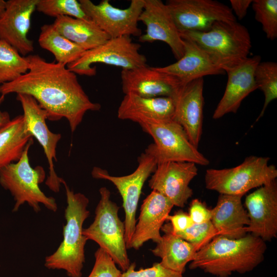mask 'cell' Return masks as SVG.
Listing matches in <instances>:
<instances>
[{
	"instance_id": "obj_1",
	"label": "cell",
	"mask_w": 277,
	"mask_h": 277,
	"mask_svg": "<svg viewBox=\"0 0 277 277\" xmlns=\"http://www.w3.org/2000/svg\"><path fill=\"white\" fill-rule=\"evenodd\" d=\"M28 71L15 80L0 86V94H26L32 96L52 121L65 118L72 132L88 111L100 110L80 84L76 74L66 66L49 62L38 54L25 56Z\"/></svg>"
},
{
	"instance_id": "obj_2",
	"label": "cell",
	"mask_w": 277,
	"mask_h": 277,
	"mask_svg": "<svg viewBox=\"0 0 277 277\" xmlns=\"http://www.w3.org/2000/svg\"><path fill=\"white\" fill-rule=\"evenodd\" d=\"M266 249V242L250 233L237 239L218 235L196 252L189 268L217 277H228L233 272L244 274L264 261Z\"/></svg>"
},
{
	"instance_id": "obj_3",
	"label": "cell",
	"mask_w": 277,
	"mask_h": 277,
	"mask_svg": "<svg viewBox=\"0 0 277 277\" xmlns=\"http://www.w3.org/2000/svg\"><path fill=\"white\" fill-rule=\"evenodd\" d=\"M61 182L67 199L63 240L54 252L46 257L44 265L49 269L64 270L69 277H82L88 241L83 234V226L90 215L87 209L89 200L84 194L71 190L63 179Z\"/></svg>"
},
{
	"instance_id": "obj_4",
	"label": "cell",
	"mask_w": 277,
	"mask_h": 277,
	"mask_svg": "<svg viewBox=\"0 0 277 277\" xmlns=\"http://www.w3.org/2000/svg\"><path fill=\"white\" fill-rule=\"evenodd\" d=\"M180 33L182 38L197 45L225 72L248 57L252 47L247 29L236 21H217L206 31Z\"/></svg>"
},
{
	"instance_id": "obj_5",
	"label": "cell",
	"mask_w": 277,
	"mask_h": 277,
	"mask_svg": "<svg viewBox=\"0 0 277 277\" xmlns=\"http://www.w3.org/2000/svg\"><path fill=\"white\" fill-rule=\"evenodd\" d=\"M33 143V140L29 143L18 161L0 170V184L13 197V212L25 203L35 212L41 210V204L56 212L57 205L55 199L47 196L39 186L46 177L44 168L41 166L33 168L29 163V150Z\"/></svg>"
},
{
	"instance_id": "obj_6",
	"label": "cell",
	"mask_w": 277,
	"mask_h": 277,
	"mask_svg": "<svg viewBox=\"0 0 277 277\" xmlns=\"http://www.w3.org/2000/svg\"><path fill=\"white\" fill-rule=\"evenodd\" d=\"M100 201L95 210L92 223L83 229V234L88 240L96 243L105 250L123 271L131 263L125 241L124 222L118 216L120 207L111 199V192L105 187L99 189Z\"/></svg>"
},
{
	"instance_id": "obj_7",
	"label": "cell",
	"mask_w": 277,
	"mask_h": 277,
	"mask_svg": "<svg viewBox=\"0 0 277 277\" xmlns=\"http://www.w3.org/2000/svg\"><path fill=\"white\" fill-rule=\"evenodd\" d=\"M269 160L251 155L232 168L208 169L205 174V187L220 194L243 196L249 190L276 180L277 169L268 164Z\"/></svg>"
},
{
	"instance_id": "obj_8",
	"label": "cell",
	"mask_w": 277,
	"mask_h": 277,
	"mask_svg": "<svg viewBox=\"0 0 277 277\" xmlns=\"http://www.w3.org/2000/svg\"><path fill=\"white\" fill-rule=\"evenodd\" d=\"M154 143L145 149L157 164L166 162H191L208 165L209 160L189 141L183 128L173 120L150 121L140 123Z\"/></svg>"
},
{
	"instance_id": "obj_9",
	"label": "cell",
	"mask_w": 277,
	"mask_h": 277,
	"mask_svg": "<svg viewBox=\"0 0 277 277\" xmlns=\"http://www.w3.org/2000/svg\"><path fill=\"white\" fill-rule=\"evenodd\" d=\"M141 45L132 41L129 36L109 39L104 44L84 52L81 57L68 65V69L81 75L94 76L95 67L101 63L129 70L147 65L146 56L140 53Z\"/></svg>"
},
{
	"instance_id": "obj_10",
	"label": "cell",
	"mask_w": 277,
	"mask_h": 277,
	"mask_svg": "<svg viewBox=\"0 0 277 277\" xmlns=\"http://www.w3.org/2000/svg\"><path fill=\"white\" fill-rule=\"evenodd\" d=\"M137 162L136 169L126 175L113 176L106 170L98 167H94L91 173L95 179L111 182L121 195L125 215V236L127 249H130V242L136 224V210L143 186L157 165L154 157L146 151L138 156Z\"/></svg>"
},
{
	"instance_id": "obj_11",
	"label": "cell",
	"mask_w": 277,
	"mask_h": 277,
	"mask_svg": "<svg viewBox=\"0 0 277 277\" xmlns=\"http://www.w3.org/2000/svg\"><path fill=\"white\" fill-rule=\"evenodd\" d=\"M87 16L111 38L133 35L139 37L142 31L138 27L144 0H131L129 7L120 9L109 0L96 5L90 0L79 1Z\"/></svg>"
},
{
	"instance_id": "obj_12",
	"label": "cell",
	"mask_w": 277,
	"mask_h": 277,
	"mask_svg": "<svg viewBox=\"0 0 277 277\" xmlns=\"http://www.w3.org/2000/svg\"><path fill=\"white\" fill-rule=\"evenodd\" d=\"M180 32L204 31L217 21H235L230 7L213 0H168L165 3Z\"/></svg>"
},
{
	"instance_id": "obj_13",
	"label": "cell",
	"mask_w": 277,
	"mask_h": 277,
	"mask_svg": "<svg viewBox=\"0 0 277 277\" xmlns=\"http://www.w3.org/2000/svg\"><path fill=\"white\" fill-rule=\"evenodd\" d=\"M16 98L22 107L23 115L28 130L42 146L46 156L49 165V175L45 184L52 191L58 192L62 178L56 174L53 162L57 161L56 147L61 134L50 130L46 122L48 118L46 111L32 96L20 93L17 94Z\"/></svg>"
},
{
	"instance_id": "obj_14",
	"label": "cell",
	"mask_w": 277,
	"mask_h": 277,
	"mask_svg": "<svg viewBox=\"0 0 277 277\" xmlns=\"http://www.w3.org/2000/svg\"><path fill=\"white\" fill-rule=\"evenodd\" d=\"M196 164L166 162L157 164L148 181L149 187L167 197L174 206L183 208L191 197L190 182L197 174Z\"/></svg>"
},
{
	"instance_id": "obj_15",
	"label": "cell",
	"mask_w": 277,
	"mask_h": 277,
	"mask_svg": "<svg viewBox=\"0 0 277 277\" xmlns=\"http://www.w3.org/2000/svg\"><path fill=\"white\" fill-rule=\"evenodd\" d=\"M250 233L265 242L277 237V183L274 180L248 194L245 201Z\"/></svg>"
},
{
	"instance_id": "obj_16",
	"label": "cell",
	"mask_w": 277,
	"mask_h": 277,
	"mask_svg": "<svg viewBox=\"0 0 277 277\" xmlns=\"http://www.w3.org/2000/svg\"><path fill=\"white\" fill-rule=\"evenodd\" d=\"M138 21L146 27L145 33L138 37L140 42L162 41L169 46L177 60L183 55L184 41L165 3L161 0H144Z\"/></svg>"
},
{
	"instance_id": "obj_17",
	"label": "cell",
	"mask_w": 277,
	"mask_h": 277,
	"mask_svg": "<svg viewBox=\"0 0 277 277\" xmlns=\"http://www.w3.org/2000/svg\"><path fill=\"white\" fill-rule=\"evenodd\" d=\"M38 0H8L0 19V40L26 56L34 50L33 41L28 37L31 17Z\"/></svg>"
},
{
	"instance_id": "obj_18",
	"label": "cell",
	"mask_w": 277,
	"mask_h": 277,
	"mask_svg": "<svg viewBox=\"0 0 277 277\" xmlns=\"http://www.w3.org/2000/svg\"><path fill=\"white\" fill-rule=\"evenodd\" d=\"M203 86V77L196 79L182 86L173 97V120L183 128L190 142L197 148L202 134Z\"/></svg>"
},
{
	"instance_id": "obj_19",
	"label": "cell",
	"mask_w": 277,
	"mask_h": 277,
	"mask_svg": "<svg viewBox=\"0 0 277 277\" xmlns=\"http://www.w3.org/2000/svg\"><path fill=\"white\" fill-rule=\"evenodd\" d=\"M122 90L125 94L143 97H173L182 86L173 76L147 65L121 73Z\"/></svg>"
},
{
	"instance_id": "obj_20",
	"label": "cell",
	"mask_w": 277,
	"mask_h": 277,
	"mask_svg": "<svg viewBox=\"0 0 277 277\" xmlns=\"http://www.w3.org/2000/svg\"><path fill=\"white\" fill-rule=\"evenodd\" d=\"M261 61V57L258 55L248 57L225 71L228 75L227 85L213 112V119H219L229 113H235L244 99L258 89L254 72Z\"/></svg>"
},
{
	"instance_id": "obj_21",
	"label": "cell",
	"mask_w": 277,
	"mask_h": 277,
	"mask_svg": "<svg viewBox=\"0 0 277 277\" xmlns=\"http://www.w3.org/2000/svg\"><path fill=\"white\" fill-rule=\"evenodd\" d=\"M174 205L160 193L152 191L144 200L130 248L139 249L146 242L157 243L162 239L160 230Z\"/></svg>"
},
{
	"instance_id": "obj_22",
	"label": "cell",
	"mask_w": 277,
	"mask_h": 277,
	"mask_svg": "<svg viewBox=\"0 0 277 277\" xmlns=\"http://www.w3.org/2000/svg\"><path fill=\"white\" fill-rule=\"evenodd\" d=\"M182 39L184 43L183 55L175 63L165 67H154L156 70L173 76L182 86L204 76L225 72L194 43Z\"/></svg>"
},
{
	"instance_id": "obj_23",
	"label": "cell",
	"mask_w": 277,
	"mask_h": 277,
	"mask_svg": "<svg viewBox=\"0 0 277 277\" xmlns=\"http://www.w3.org/2000/svg\"><path fill=\"white\" fill-rule=\"evenodd\" d=\"M175 103L171 97H143L125 94L117 110V117L140 123L173 120Z\"/></svg>"
},
{
	"instance_id": "obj_24",
	"label": "cell",
	"mask_w": 277,
	"mask_h": 277,
	"mask_svg": "<svg viewBox=\"0 0 277 277\" xmlns=\"http://www.w3.org/2000/svg\"><path fill=\"white\" fill-rule=\"evenodd\" d=\"M241 195L220 194L215 207L211 209V222L217 232L230 239H237L246 234L249 220L242 203Z\"/></svg>"
},
{
	"instance_id": "obj_25",
	"label": "cell",
	"mask_w": 277,
	"mask_h": 277,
	"mask_svg": "<svg viewBox=\"0 0 277 277\" xmlns=\"http://www.w3.org/2000/svg\"><path fill=\"white\" fill-rule=\"evenodd\" d=\"M53 25L64 36L85 51L98 47L110 38L91 19L61 16L55 18Z\"/></svg>"
},
{
	"instance_id": "obj_26",
	"label": "cell",
	"mask_w": 277,
	"mask_h": 277,
	"mask_svg": "<svg viewBox=\"0 0 277 277\" xmlns=\"http://www.w3.org/2000/svg\"><path fill=\"white\" fill-rule=\"evenodd\" d=\"M161 230L165 234L156 247L151 250V252L161 259L162 266L183 274L188 263L194 259L197 251L196 248L168 230Z\"/></svg>"
},
{
	"instance_id": "obj_27",
	"label": "cell",
	"mask_w": 277,
	"mask_h": 277,
	"mask_svg": "<svg viewBox=\"0 0 277 277\" xmlns=\"http://www.w3.org/2000/svg\"><path fill=\"white\" fill-rule=\"evenodd\" d=\"M32 140L23 115L0 127V170L18 161Z\"/></svg>"
},
{
	"instance_id": "obj_28",
	"label": "cell",
	"mask_w": 277,
	"mask_h": 277,
	"mask_svg": "<svg viewBox=\"0 0 277 277\" xmlns=\"http://www.w3.org/2000/svg\"><path fill=\"white\" fill-rule=\"evenodd\" d=\"M38 42L42 48L52 53L56 62L66 66L79 58L85 51L61 34L53 24L41 27Z\"/></svg>"
},
{
	"instance_id": "obj_29",
	"label": "cell",
	"mask_w": 277,
	"mask_h": 277,
	"mask_svg": "<svg viewBox=\"0 0 277 277\" xmlns=\"http://www.w3.org/2000/svg\"><path fill=\"white\" fill-rule=\"evenodd\" d=\"M29 63L15 48L0 40V86L11 82L26 73Z\"/></svg>"
},
{
	"instance_id": "obj_30",
	"label": "cell",
	"mask_w": 277,
	"mask_h": 277,
	"mask_svg": "<svg viewBox=\"0 0 277 277\" xmlns=\"http://www.w3.org/2000/svg\"><path fill=\"white\" fill-rule=\"evenodd\" d=\"M254 77L258 89L264 93V103L256 121L263 116L269 105L277 98V64L273 62L261 61L256 66Z\"/></svg>"
},
{
	"instance_id": "obj_31",
	"label": "cell",
	"mask_w": 277,
	"mask_h": 277,
	"mask_svg": "<svg viewBox=\"0 0 277 277\" xmlns=\"http://www.w3.org/2000/svg\"><path fill=\"white\" fill-rule=\"evenodd\" d=\"M36 10L55 18L67 16L82 19H90L76 0H38Z\"/></svg>"
},
{
	"instance_id": "obj_32",
	"label": "cell",
	"mask_w": 277,
	"mask_h": 277,
	"mask_svg": "<svg viewBox=\"0 0 277 277\" xmlns=\"http://www.w3.org/2000/svg\"><path fill=\"white\" fill-rule=\"evenodd\" d=\"M255 18L261 25L266 37L274 40L277 37V1L254 0L252 2Z\"/></svg>"
},
{
	"instance_id": "obj_33",
	"label": "cell",
	"mask_w": 277,
	"mask_h": 277,
	"mask_svg": "<svg viewBox=\"0 0 277 277\" xmlns=\"http://www.w3.org/2000/svg\"><path fill=\"white\" fill-rule=\"evenodd\" d=\"M161 229L168 230L191 243L196 248L197 251L218 235L211 221L202 224H193L183 231L172 232L165 225H163Z\"/></svg>"
},
{
	"instance_id": "obj_34",
	"label": "cell",
	"mask_w": 277,
	"mask_h": 277,
	"mask_svg": "<svg viewBox=\"0 0 277 277\" xmlns=\"http://www.w3.org/2000/svg\"><path fill=\"white\" fill-rule=\"evenodd\" d=\"M94 257V266L87 277H120L122 271L105 250L99 247Z\"/></svg>"
},
{
	"instance_id": "obj_35",
	"label": "cell",
	"mask_w": 277,
	"mask_h": 277,
	"mask_svg": "<svg viewBox=\"0 0 277 277\" xmlns=\"http://www.w3.org/2000/svg\"><path fill=\"white\" fill-rule=\"evenodd\" d=\"M135 263L130 264L128 268L122 272L120 277H183V274L168 269L160 263H155L149 268L135 270Z\"/></svg>"
},
{
	"instance_id": "obj_36",
	"label": "cell",
	"mask_w": 277,
	"mask_h": 277,
	"mask_svg": "<svg viewBox=\"0 0 277 277\" xmlns=\"http://www.w3.org/2000/svg\"><path fill=\"white\" fill-rule=\"evenodd\" d=\"M167 220L170 223L165 225L172 232L185 230L194 224L189 214L182 210L178 211L173 215H168Z\"/></svg>"
},
{
	"instance_id": "obj_37",
	"label": "cell",
	"mask_w": 277,
	"mask_h": 277,
	"mask_svg": "<svg viewBox=\"0 0 277 277\" xmlns=\"http://www.w3.org/2000/svg\"><path fill=\"white\" fill-rule=\"evenodd\" d=\"M189 215L194 224H202L211 219V209L197 199L193 200L190 205Z\"/></svg>"
},
{
	"instance_id": "obj_38",
	"label": "cell",
	"mask_w": 277,
	"mask_h": 277,
	"mask_svg": "<svg viewBox=\"0 0 277 277\" xmlns=\"http://www.w3.org/2000/svg\"><path fill=\"white\" fill-rule=\"evenodd\" d=\"M251 0H230L231 9L239 20H242L247 15L248 9L252 4Z\"/></svg>"
},
{
	"instance_id": "obj_39",
	"label": "cell",
	"mask_w": 277,
	"mask_h": 277,
	"mask_svg": "<svg viewBox=\"0 0 277 277\" xmlns=\"http://www.w3.org/2000/svg\"><path fill=\"white\" fill-rule=\"evenodd\" d=\"M5 96L3 95L0 96V127L4 125L11 120L9 113L7 111H2L1 109V105L5 100Z\"/></svg>"
},
{
	"instance_id": "obj_40",
	"label": "cell",
	"mask_w": 277,
	"mask_h": 277,
	"mask_svg": "<svg viewBox=\"0 0 277 277\" xmlns=\"http://www.w3.org/2000/svg\"><path fill=\"white\" fill-rule=\"evenodd\" d=\"M6 1L0 0V19L3 16L6 9Z\"/></svg>"
}]
</instances>
